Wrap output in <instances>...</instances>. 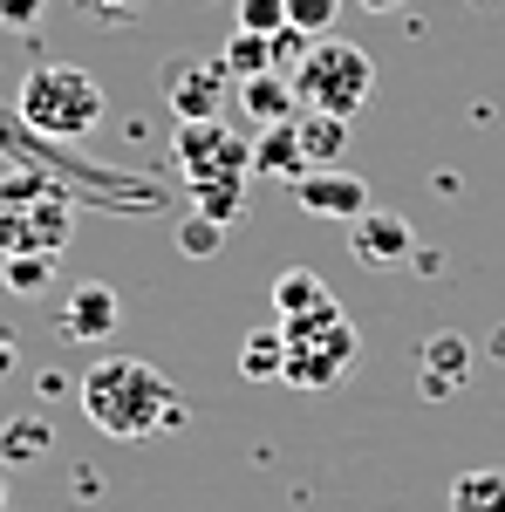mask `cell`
I'll list each match as a JSON object with an SVG mask.
<instances>
[{
	"label": "cell",
	"instance_id": "52a82bcc",
	"mask_svg": "<svg viewBox=\"0 0 505 512\" xmlns=\"http://www.w3.org/2000/svg\"><path fill=\"white\" fill-rule=\"evenodd\" d=\"M164 103L178 110V123H205V117H219V103L233 96V76H226V62L212 55H171L164 62Z\"/></svg>",
	"mask_w": 505,
	"mask_h": 512
},
{
	"label": "cell",
	"instance_id": "8992f818",
	"mask_svg": "<svg viewBox=\"0 0 505 512\" xmlns=\"http://www.w3.org/2000/svg\"><path fill=\"white\" fill-rule=\"evenodd\" d=\"M171 164H178V178L185 185H226V178H253V144L226 130L219 117L205 123H178V144H171Z\"/></svg>",
	"mask_w": 505,
	"mask_h": 512
},
{
	"label": "cell",
	"instance_id": "8fae6325",
	"mask_svg": "<svg viewBox=\"0 0 505 512\" xmlns=\"http://www.w3.org/2000/svg\"><path fill=\"white\" fill-rule=\"evenodd\" d=\"M239 110L260 123V130H273V123H294L301 117V96H294V76H280V69H267V76H246L233 82Z\"/></svg>",
	"mask_w": 505,
	"mask_h": 512
},
{
	"label": "cell",
	"instance_id": "7c38bea8",
	"mask_svg": "<svg viewBox=\"0 0 505 512\" xmlns=\"http://www.w3.org/2000/svg\"><path fill=\"white\" fill-rule=\"evenodd\" d=\"M465 376H471V342L465 335H430L424 349H417V383H424V396L465 390Z\"/></svg>",
	"mask_w": 505,
	"mask_h": 512
},
{
	"label": "cell",
	"instance_id": "2e32d148",
	"mask_svg": "<svg viewBox=\"0 0 505 512\" xmlns=\"http://www.w3.org/2000/svg\"><path fill=\"white\" fill-rule=\"evenodd\" d=\"M219 62H226V76H233V82L267 76V69H280V41H273V35H246V28H239V35L226 41V55H219Z\"/></svg>",
	"mask_w": 505,
	"mask_h": 512
},
{
	"label": "cell",
	"instance_id": "484cf974",
	"mask_svg": "<svg viewBox=\"0 0 505 512\" xmlns=\"http://www.w3.org/2000/svg\"><path fill=\"white\" fill-rule=\"evenodd\" d=\"M82 7H89V14H103V21H137V7H144V0H82Z\"/></svg>",
	"mask_w": 505,
	"mask_h": 512
},
{
	"label": "cell",
	"instance_id": "e0dca14e",
	"mask_svg": "<svg viewBox=\"0 0 505 512\" xmlns=\"http://www.w3.org/2000/svg\"><path fill=\"white\" fill-rule=\"evenodd\" d=\"M328 301V280L314 274V267H287V274L273 280V315H308V308H321Z\"/></svg>",
	"mask_w": 505,
	"mask_h": 512
},
{
	"label": "cell",
	"instance_id": "6da1fadb",
	"mask_svg": "<svg viewBox=\"0 0 505 512\" xmlns=\"http://www.w3.org/2000/svg\"><path fill=\"white\" fill-rule=\"evenodd\" d=\"M76 396H82V417H89L103 437H123V444L164 437V431L185 424V396L171 390L164 369L137 362V355H96V362L82 369Z\"/></svg>",
	"mask_w": 505,
	"mask_h": 512
},
{
	"label": "cell",
	"instance_id": "9c48e42d",
	"mask_svg": "<svg viewBox=\"0 0 505 512\" xmlns=\"http://www.w3.org/2000/svg\"><path fill=\"white\" fill-rule=\"evenodd\" d=\"M294 205L301 212H314V219H362L369 212V185L355 178V171H342V164H328V171H301L294 178Z\"/></svg>",
	"mask_w": 505,
	"mask_h": 512
},
{
	"label": "cell",
	"instance_id": "ba28073f",
	"mask_svg": "<svg viewBox=\"0 0 505 512\" xmlns=\"http://www.w3.org/2000/svg\"><path fill=\"white\" fill-rule=\"evenodd\" d=\"M349 253L355 267H376V274H389V267H403V260H417V233H410V219H396V212H362V219H349Z\"/></svg>",
	"mask_w": 505,
	"mask_h": 512
},
{
	"label": "cell",
	"instance_id": "ac0fdd59",
	"mask_svg": "<svg viewBox=\"0 0 505 512\" xmlns=\"http://www.w3.org/2000/svg\"><path fill=\"white\" fill-rule=\"evenodd\" d=\"M451 512H505V472H458L451 478Z\"/></svg>",
	"mask_w": 505,
	"mask_h": 512
},
{
	"label": "cell",
	"instance_id": "4fadbf2b",
	"mask_svg": "<svg viewBox=\"0 0 505 512\" xmlns=\"http://www.w3.org/2000/svg\"><path fill=\"white\" fill-rule=\"evenodd\" d=\"M294 137H301V158H308V171H328V164L349 158V117L301 110V117H294Z\"/></svg>",
	"mask_w": 505,
	"mask_h": 512
},
{
	"label": "cell",
	"instance_id": "d4e9b609",
	"mask_svg": "<svg viewBox=\"0 0 505 512\" xmlns=\"http://www.w3.org/2000/svg\"><path fill=\"white\" fill-rule=\"evenodd\" d=\"M48 21V0H0V28L7 35H41Z\"/></svg>",
	"mask_w": 505,
	"mask_h": 512
},
{
	"label": "cell",
	"instance_id": "ffe728a7",
	"mask_svg": "<svg viewBox=\"0 0 505 512\" xmlns=\"http://www.w3.org/2000/svg\"><path fill=\"white\" fill-rule=\"evenodd\" d=\"M55 260L62 253H14V260H0V287L7 294H41L55 280Z\"/></svg>",
	"mask_w": 505,
	"mask_h": 512
},
{
	"label": "cell",
	"instance_id": "83f0119b",
	"mask_svg": "<svg viewBox=\"0 0 505 512\" xmlns=\"http://www.w3.org/2000/svg\"><path fill=\"white\" fill-rule=\"evenodd\" d=\"M362 7H369V14H389V7H403V0H362Z\"/></svg>",
	"mask_w": 505,
	"mask_h": 512
},
{
	"label": "cell",
	"instance_id": "9a60e30c",
	"mask_svg": "<svg viewBox=\"0 0 505 512\" xmlns=\"http://www.w3.org/2000/svg\"><path fill=\"white\" fill-rule=\"evenodd\" d=\"M280 369H287V335H280V321H273V328H253V335L239 342V376H246V383H280Z\"/></svg>",
	"mask_w": 505,
	"mask_h": 512
},
{
	"label": "cell",
	"instance_id": "cb8c5ba5",
	"mask_svg": "<svg viewBox=\"0 0 505 512\" xmlns=\"http://www.w3.org/2000/svg\"><path fill=\"white\" fill-rule=\"evenodd\" d=\"M239 28L246 35H280L287 28V0H239Z\"/></svg>",
	"mask_w": 505,
	"mask_h": 512
},
{
	"label": "cell",
	"instance_id": "5b68a950",
	"mask_svg": "<svg viewBox=\"0 0 505 512\" xmlns=\"http://www.w3.org/2000/svg\"><path fill=\"white\" fill-rule=\"evenodd\" d=\"M294 96L301 110H328V117H362L376 96V62L342 35L308 41V55L294 62Z\"/></svg>",
	"mask_w": 505,
	"mask_h": 512
},
{
	"label": "cell",
	"instance_id": "277c9868",
	"mask_svg": "<svg viewBox=\"0 0 505 512\" xmlns=\"http://www.w3.org/2000/svg\"><path fill=\"white\" fill-rule=\"evenodd\" d=\"M280 335H287V369H280V383H294V390H328V383H342L355 349H362V335H355V321L342 315L335 294H328L321 308H308V315H287Z\"/></svg>",
	"mask_w": 505,
	"mask_h": 512
},
{
	"label": "cell",
	"instance_id": "7a4b0ae2",
	"mask_svg": "<svg viewBox=\"0 0 505 512\" xmlns=\"http://www.w3.org/2000/svg\"><path fill=\"white\" fill-rule=\"evenodd\" d=\"M69 233H76V205L48 171H7L0 178V260L62 253Z\"/></svg>",
	"mask_w": 505,
	"mask_h": 512
},
{
	"label": "cell",
	"instance_id": "44dd1931",
	"mask_svg": "<svg viewBox=\"0 0 505 512\" xmlns=\"http://www.w3.org/2000/svg\"><path fill=\"white\" fill-rule=\"evenodd\" d=\"M335 14H342V0H287V28L308 41L335 35Z\"/></svg>",
	"mask_w": 505,
	"mask_h": 512
},
{
	"label": "cell",
	"instance_id": "5bb4252c",
	"mask_svg": "<svg viewBox=\"0 0 505 512\" xmlns=\"http://www.w3.org/2000/svg\"><path fill=\"white\" fill-rule=\"evenodd\" d=\"M253 171H260V178H287V185L308 171L294 123H273V130H260V144H253Z\"/></svg>",
	"mask_w": 505,
	"mask_h": 512
},
{
	"label": "cell",
	"instance_id": "4316f807",
	"mask_svg": "<svg viewBox=\"0 0 505 512\" xmlns=\"http://www.w3.org/2000/svg\"><path fill=\"white\" fill-rule=\"evenodd\" d=\"M14 369V342H7V328H0V376Z\"/></svg>",
	"mask_w": 505,
	"mask_h": 512
},
{
	"label": "cell",
	"instance_id": "7402d4cb",
	"mask_svg": "<svg viewBox=\"0 0 505 512\" xmlns=\"http://www.w3.org/2000/svg\"><path fill=\"white\" fill-rule=\"evenodd\" d=\"M226 246V226L219 219H205V212H192L185 226H178V253H192V260H212Z\"/></svg>",
	"mask_w": 505,
	"mask_h": 512
},
{
	"label": "cell",
	"instance_id": "3957f363",
	"mask_svg": "<svg viewBox=\"0 0 505 512\" xmlns=\"http://www.w3.org/2000/svg\"><path fill=\"white\" fill-rule=\"evenodd\" d=\"M103 110H110L103 82L89 76V69H76V62H41V69H28V82H21V123L41 130V137H55V144L89 137V130L103 123Z\"/></svg>",
	"mask_w": 505,
	"mask_h": 512
},
{
	"label": "cell",
	"instance_id": "30bf717a",
	"mask_svg": "<svg viewBox=\"0 0 505 512\" xmlns=\"http://www.w3.org/2000/svg\"><path fill=\"white\" fill-rule=\"evenodd\" d=\"M117 321H123L117 294H110L103 280H82V287H69V301H62V321H55V328H62L69 342H110Z\"/></svg>",
	"mask_w": 505,
	"mask_h": 512
},
{
	"label": "cell",
	"instance_id": "d6986e66",
	"mask_svg": "<svg viewBox=\"0 0 505 512\" xmlns=\"http://www.w3.org/2000/svg\"><path fill=\"white\" fill-rule=\"evenodd\" d=\"M48 424H41V417H7V424H0V465H28V458H41V451H48Z\"/></svg>",
	"mask_w": 505,
	"mask_h": 512
},
{
	"label": "cell",
	"instance_id": "f1b7e54d",
	"mask_svg": "<svg viewBox=\"0 0 505 512\" xmlns=\"http://www.w3.org/2000/svg\"><path fill=\"white\" fill-rule=\"evenodd\" d=\"M0 506H7V478H0Z\"/></svg>",
	"mask_w": 505,
	"mask_h": 512
},
{
	"label": "cell",
	"instance_id": "603a6c76",
	"mask_svg": "<svg viewBox=\"0 0 505 512\" xmlns=\"http://www.w3.org/2000/svg\"><path fill=\"white\" fill-rule=\"evenodd\" d=\"M239 198H246V178H226V185H198V192H192V205L205 212V219H219V226H233Z\"/></svg>",
	"mask_w": 505,
	"mask_h": 512
}]
</instances>
